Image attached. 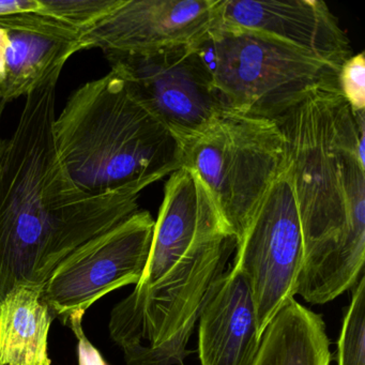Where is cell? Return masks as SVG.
Listing matches in <instances>:
<instances>
[{
    "instance_id": "1",
    "label": "cell",
    "mask_w": 365,
    "mask_h": 365,
    "mask_svg": "<svg viewBox=\"0 0 365 365\" xmlns=\"http://www.w3.org/2000/svg\"><path fill=\"white\" fill-rule=\"evenodd\" d=\"M61 71L26 96L0 138V302L18 286L43 290L68 256L138 211V190L91 195L68 176L53 133Z\"/></svg>"
},
{
    "instance_id": "2",
    "label": "cell",
    "mask_w": 365,
    "mask_h": 365,
    "mask_svg": "<svg viewBox=\"0 0 365 365\" xmlns=\"http://www.w3.org/2000/svg\"><path fill=\"white\" fill-rule=\"evenodd\" d=\"M273 120L285 138L302 230L296 294L326 304L354 287L364 269L365 110L339 89H324Z\"/></svg>"
},
{
    "instance_id": "3",
    "label": "cell",
    "mask_w": 365,
    "mask_h": 365,
    "mask_svg": "<svg viewBox=\"0 0 365 365\" xmlns=\"http://www.w3.org/2000/svg\"><path fill=\"white\" fill-rule=\"evenodd\" d=\"M237 247L200 177L185 166L173 173L142 277L110 313V337L128 365H183L202 307Z\"/></svg>"
},
{
    "instance_id": "4",
    "label": "cell",
    "mask_w": 365,
    "mask_h": 365,
    "mask_svg": "<svg viewBox=\"0 0 365 365\" xmlns=\"http://www.w3.org/2000/svg\"><path fill=\"white\" fill-rule=\"evenodd\" d=\"M53 133L68 176L91 195L142 192L182 168L176 138L112 71L72 93Z\"/></svg>"
},
{
    "instance_id": "5",
    "label": "cell",
    "mask_w": 365,
    "mask_h": 365,
    "mask_svg": "<svg viewBox=\"0 0 365 365\" xmlns=\"http://www.w3.org/2000/svg\"><path fill=\"white\" fill-rule=\"evenodd\" d=\"M226 110L277 119L324 89L339 69L271 36L217 24L197 44Z\"/></svg>"
},
{
    "instance_id": "6",
    "label": "cell",
    "mask_w": 365,
    "mask_h": 365,
    "mask_svg": "<svg viewBox=\"0 0 365 365\" xmlns=\"http://www.w3.org/2000/svg\"><path fill=\"white\" fill-rule=\"evenodd\" d=\"M181 153L182 166L200 177L238 242L287 161L277 121L230 110Z\"/></svg>"
},
{
    "instance_id": "7",
    "label": "cell",
    "mask_w": 365,
    "mask_h": 365,
    "mask_svg": "<svg viewBox=\"0 0 365 365\" xmlns=\"http://www.w3.org/2000/svg\"><path fill=\"white\" fill-rule=\"evenodd\" d=\"M106 57L130 96L170 131L180 149L226 110L195 44Z\"/></svg>"
},
{
    "instance_id": "8",
    "label": "cell",
    "mask_w": 365,
    "mask_h": 365,
    "mask_svg": "<svg viewBox=\"0 0 365 365\" xmlns=\"http://www.w3.org/2000/svg\"><path fill=\"white\" fill-rule=\"evenodd\" d=\"M302 264V230L286 161L239 240L234 259L249 282L260 339L279 309L296 296Z\"/></svg>"
},
{
    "instance_id": "9",
    "label": "cell",
    "mask_w": 365,
    "mask_h": 365,
    "mask_svg": "<svg viewBox=\"0 0 365 365\" xmlns=\"http://www.w3.org/2000/svg\"><path fill=\"white\" fill-rule=\"evenodd\" d=\"M155 220L147 210L89 240L68 256L44 286L53 317L63 324L110 292L140 282L153 243Z\"/></svg>"
},
{
    "instance_id": "10",
    "label": "cell",
    "mask_w": 365,
    "mask_h": 365,
    "mask_svg": "<svg viewBox=\"0 0 365 365\" xmlns=\"http://www.w3.org/2000/svg\"><path fill=\"white\" fill-rule=\"evenodd\" d=\"M221 0H121L81 34L83 50L104 55L146 54L176 46H197L219 23Z\"/></svg>"
},
{
    "instance_id": "11",
    "label": "cell",
    "mask_w": 365,
    "mask_h": 365,
    "mask_svg": "<svg viewBox=\"0 0 365 365\" xmlns=\"http://www.w3.org/2000/svg\"><path fill=\"white\" fill-rule=\"evenodd\" d=\"M217 24L271 36L339 70L352 56L349 38L319 0H221Z\"/></svg>"
},
{
    "instance_id": "12",
    "label": "cell",
    "mask_w": 365,
    "mask_h": 365,
    "mask_svg": "<svg viewBox=\"0 0 365 365\" xmlns=\"http://www.w3.org/2000/svg\"><path fill=\"white\" fill-rule=\"evenodd\" d=\"M0 27L9 35L7 72L0 87V101L5 104L26 97L82 51L81 33L36 12L0 18Z\"/></svg>"
},
{
    "instance_id": "13",
    "label": "cell",
    "mask_w": 365,
    "mask_h": 365,
    "mask_svg": "<svg viewBox=\"0 0 365 365\" xmlns=\"http://www.w3.org/2000/svg\"><path fill=\"white\" fill-rule=\"evenodd\" d=\"M202 365H253L262 339L249 282L232 264L217 282L200 313Z\"/></svg>"
},
{
    "instance_id": "14",
    "label": "cell",
    "mask_w": 365,
    "mask_h": 365,
    "mask_svg": "<svg viewBox=\"0 0 365 365\" xmlns=\"http://www.w3.org/2000/svg\"><path fill=\"white\" fill-rule=\"evenodd\" d=\"M329 347L322 316L292 298L264 329L253 365H330Z\"/></svg>"
},
{
    "instance_id": "15",
    "label": "cell",
    "mask_w": 365,
    "mask_h": 365,
    "mask_svg": "<svg viewBox=\"0 0 365 365\" xmlns=\"http://www.w3.org/2000/svg\"><path fill=\"white\" fill-rule=\"evenodd\" d=\"M53 319L43 290L14 288L0 302V365H46Z\"/></svg>"
},
{
    "instance_id": "16",
    "label": "cell",
    "mask_w": 365,
    "mask_h": 365,
    "mask_svg": "<svg viewBox=\"0 0 365 365\" xmlns=\"http://www.w3.org/2000/svg\"><path fill=\"white\" fill-rule=\"evenodd\" d=\"M336 365H365V277L354 286L337 341Z\"/></svg>"
},
{
    "instance_id": "17",
    "label": "cell",
    "mask_w": 365,
    "mask_h": 365,
    "mask_svg": "<svg viewBox=\"0 0 365 365\" xmlns=\"http://www.w3.org/2000/svg\"><path fill=\"white\" fill-rule=\"evenodd\" d=\"M121 0H40L36 14L54 19L82 34L108 16Z\"/></svg>"
},
{
    "instance_id": "18",
    "label": "cell",
    "mask_w": 365,
    "mask_h": 365,
    "mask_svg": "<svg viewBox=\"0 0 365 365\" xmlns=\"http://www.w3.org/2000/svg\"><path fill=\"white\" fill-rule=\"evenodd\" d=\"M341 96L354 110H365L364 53L352 55L339 71Z\"/></svg>"
},
{
    "instance_id": "19",
    "label": "cell",
    "mask_w": 365,
    "mask_h": 365,
    "mask_svg": "<svg viewBox=\"0 0 365 365\" xmlns=\"http://www.w3.org/2000/svg\"><path fill=\"white\" fill-rule=\"evenodd\" d=\"M83 318L73 316L68 320L66 326L71 329L78 339V365H108L99 350L89 341L83 330Z\"/></svg>"
},
{
    "instance_id": "20",
    "label": "cell",
    "mask_w": 365,
    "mask_h": 365,
    "mask_svg": "<svg viewBox=\"0 0 365 365\" xmlns=\"http://www.w3.org/2000/svg\"><path fill=\"white\" fill-rule=\"evenodd\" d=\"M40 9V0H0V18L34 14Z\"/></svg>"
},
{
    "instance_id": "21",
    "label": "cell",
    "mask_w": 365,
    "mask_h": 365,
    "mask_svg": "<svg viewBox=\"0 0 365 365\" xmlns=\"http://www.w3.org/2000/svg\"><path fill=\"white\" fill-rule=\"evenodd\" d=\"M9 46V35L6 29L0 27V87L6 80L7 72V50Z\"/></svg>"
},
{
    "instance_id": "22",
    "label": "cell",
    "mask_w": 365,
    "mask_h": 365,
    "mask_svg": "<svg viewBox=\"0 0 365 365\" xmlns=\"http://www.w3.org/2000/svg\"><path fill=\"white\" fill-rule=\"evenodd\" d=\"M5 103H3V102L0 101V121H1V115H3L4 108H5Z\"/></svg>"
},
{
    "instance_id": "23",
    "label": "cell",
    "mask_w": 365,
    "mask_h": 365,
    "mask_svg": "<svg viewBox=\"0 0 365 365\" xmlns=\"http://www.w3.org/2000/svg\"><path fill=\"white\" fill-rule=\"evenodd\" d=\"M46 365H52V362H51L50 359H48V360L46 361Z\"/></svg>"
}]
</instances>
